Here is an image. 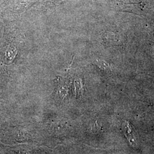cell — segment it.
I'll list each match as a JSON object with an SVG mask.
<instances>
[{
	"label": "cell",
	"instance_id": "7a4b0ae2",
	"mask_svg": "<svg viewBox=\"0 0 154 154\" xmlns=\"http://www.w3.org/2000/svg\"><path fill=\"white\" fill-rule=\"evenodd\" d=\"M75 86H78V87L75 88L77 91H78L79 93L81 92V93H82L84 91L83 85L82 81L80 79L75 81Z\"/></svg>",
	"mask_w": 154,
	"mask_h": 154
},
{
	"label": "cell",
	"instance_id": "6da1fadb",
	"mask_svg": "<svg viewBox=\"0 0 154 154\" xmlns=\"http://www.w3.org/2000/svg\"><path fill=\"white\" fill-rule=\"evenodd\" d=\"M95 63L101 70L103 72H110L111 71L109 64L107 63L106 61L100 60H97L95 61Z\"/></svg>",
	"mask_w": 154,
	"mask_h": 154
}]
</instances>
